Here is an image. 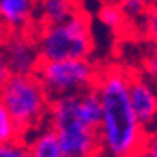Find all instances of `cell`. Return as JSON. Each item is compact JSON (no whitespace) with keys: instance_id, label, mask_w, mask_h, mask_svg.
I'll use <instances>...</instances> for the list:
<instances>
[{"instance_id":"obj_1","label":"cell","mask_w":157,"mask_h":157,"mask_svg":"<svg viewBox=\"0 0 157 157\" xmlns=\"http://www.w3.org/2000/svg\"><path fill=\"white\" fill-rule=\"evenodd\" d=\"M129 77L122 67H107L97 73L94 90L101 103L99 148L105 155L129 157L144 153L146 129L140 125L129 101Z\"/></svg>"},{"instance_id":"obj_2","label":"cell","mask_w":157,"mask_h":157,"mask_svg":"<svg viewBox=\"0 0 157 157\" xmlns=\"http://www.w3.org/2000/svg\"><path fill=\"white\" fill-rule=\"evenodd\" d=\"M0 101L19 127V139L25 140L47 122L51 97L34 73H13L0 84Z\"/></svg>"},{"instance_id":"obj_3","label":"cell","mask_w":157,"mask_h":157,"mask_svg":"<svg viewBox=\"0 0 157 157\" xmlns=\"http://www.w3.org/2000/svg\"><path fill=\"white\" fill-rule=\"evenodd\" d=\"M47 124L58 135L64 157H88L101 153L97 129L90 127L77 112V94L52 97L49 103Z\"/></svg>"},{"instance_id":"obj_4","label":"cell","mask_w":157,"mask_h":157,"mask_svg":"<svg viewBox=\"0 0 157 157\" xmlns=\"http://www.w3.org/2000/svg\"><path fill=\"white\" fill-rule=\"evenodd\" d=\"M34 37L41 60L90 58L94 52L92 26L88 17L81 11H73L60 23L43 25Z\"/></svg>"},{"instance_id":"obj_5","label":"cell","mask_w":157,"mask_h":157,"mask_svg":"<svg viewBox=\"0 0 157 157\" xmlns=\"http://www.w3.org/2000/svg\"><path fill=\"white\" fill-rule=\"evenodd\" d=\"M99 69L90 58H66V60H41L34 75L41 82L49 97L78 94L94 88Z\"/></svg>"},{"instance_id":"obj_6","label":"cell","mask_w":157,"mask_h":157,"mask_svg":"<svg viewBox=\"0 0 157 157\" xmlns=\"http://www.w3.org/2000/svg\"><path fill=\"white\" fill-rule=\"evenodd\" d=\"M0 56L6 60L11 73H21V75L34 73L37 64L41 62L36 37L34 34L26 32L8 34L4 43L0 45Z\"/></svg>"},{"instance_id":"obj_7","label":"cell","mask_w":157,"mask_h":157,"mask_svg":"<svg viewBox=\"0 0 157 157\" xmlns=\"http://www.w3.org/2000/svg\"><path fill=\"white\" fill-rule=\"evenodd\" d=\"M129 101L136 120L144 129L157 122V94L153 92L151 84L140 75L129 77Z\"/></svg>"},{"instance_id":"obj_8","label":"cell","mask_w":157,"mask_h":157,"mask_svg":"<svg viewBox=\"0 0 157 157\" xmlns=\"http://www.w3.org/2000/svg\"><path fill=\"white\" fill-rule=\"evenodd\" d=\"M36 0H0V30L26 32L34 25Z\"/></svg>"},{"instance_id":"obj_9","label":"cell","mask_w":157,"mask_h":157,"mask_svg":"<svg viewBox=\"0 0 157 157\" xmlns=\"http://www.w3.org/2000/svg\"><path fill=\"white\" fill-rule=\"evenodd\" d=\"M25 142L28 146V155L32 157H64L58 135L47 122L32 131L25 139Z\"/></svg>"},{"instance_id":"obj_10","label":"cell","mask_w":157,"mask_h":157,"mask_svg":"<svg viewBox=\"0 0 157 157\" xmlns=\"http://www.w3.org/2000/svg\"><path fill=\"white\" fill-rule=\"evenodd\" d=\"M75 11L73 0H36L34 25H54Z\"/></svg>"},{"instance_id":"obj_11","label":"cell","mask_w":157,"mask_h":157,"mask_svg":"<svg viewBox=\"0 0 157 157\" xmlns=\"http://www.w3.org/2000/svg\"><path fill=\"white\" fill-rule=\"evenodd\" d=\"M97 19H99V23L103 26H107L109 30H120L129 21L124 13V10L120 8V4H114V2L103 4L99 8V11H97Z\"/></svg>"},{"instance_id":"obj_12","label":"cell","mask_w":157,"mask_h":157,"mask_svg":"<svg viewBox=\"0 0 157 157\" xmlns=\"http://www.w3.org/2000/svg\"><path fill=\"white\" fill-rule=\"evenodd\" d=\"M13 139H19V127L15 125L13 118L4 107V103L0 101V144Z\"/></svg>"},{"instance_id":"obj_13","label":"cell","mask_w":157,"mask_h":157,"mask_svg":"<svg viewBox=\"0 0 157 157\" xmlns=\"http://www.w3.org/2000/svg\"><path fill=\"white\" fill-rule=\"evenodd\" d=\"M118 4H120V8L124 10L125 17L133 19V21H140L142 15L151 8L153 0H118Z\"/></svg>"},{"instance_id":"obj_14","label":"cell","mask_w":157,"mask_h":157,"mask_svg":"<svg viewBox=\"0 0 157 157\" xmlns=\"http://www.w3.org/2000/svg\"><path fill=\"white\" fill-rule=\"evenodd\" d=\"M142 28H144V36L148 37L150 43H157V4L153 2L151 8L142 15L140 19Z\"/></svg>"},{"instance_id":"obj_15","label":"cell","mask_w":157,"mask_h":157,"mask_svg":"<svg viewBox=\"0 0 157 157\" xmlns=\"http://www.w3.org/2000/svg\"><path fill=\"white\" fill-rule=\"evenodd\" d=\"M28 146L21 139H13L0 144V157H26Z\"/></svg>"},{"instance_id":"obj_16","label":"cell","mask_w":157,"mask_h":157,"mask_svg":"<svg viewBox=\"0 0 157 157\" xmlns=\"http://www.w3.org/2000/svg\"><path fill=\"white\" fill-rule=\"evenodd\" d=\"M142 69L150 81L157 82V43H151L142 58Z\"/></svg>"},{"instance_id":"obj_17","label":"cell","mask_w":157,"mask_h":157,"mask_svg":"<svg viewBox=\"0 0 157 157\" xmlns=\"http://www.w3.org/2000/svg\"><path fill=\"white\" fill-rule=\"evenodd\" d=\"M144 153H148V155H151V157H157V135L148 136V139H146Z\"/></svg>"},{"instance_id":"obj_18","label":"cell","mask_w":157,"mask_h":157,"mask_svg":"<svg viewBox=\"0 0 157 157\" xmlns=\"http://www.w3.org/2000/svg\"><path fill=\"white\" fill-rule=\"evenodd\" d=\"M10 75H13V73H11V69H10V66L6 64V60H4V58L0 56V84H2V82H6Z\"/></svg>"},{"instance_id":"obj_19","label":"cell","mask_w":157,"mask_h":157,"mask_svg":"<svg viewBox=\"0 0 157 157\" xmlns=\"http://www.w3.org/2000/svg\"><path fill=\"white\" fill-rule=\"evenodd\" d=\"M153 2H155V4H157V0H153Z\"/></svg>"}]
</instances>
